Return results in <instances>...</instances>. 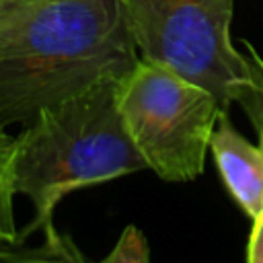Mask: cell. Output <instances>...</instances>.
Segmentation results:
<instances>
[{"instance_id": "cell-9", "label": "cell", "mask_w": 263, "mask_h": 263, "mask_svg": "<svg viewBox=\"0 0 263 263\" xmlns=\"http://www.w3.org/2000/svg\"><path fill=\"white\" fill-rule=\"evenodd\" d=\"M99 263H150V249L146 236L138 226H125L113 249Z\"/></svg>"}, {"instance_id": "cell-11", "label": "cell", "mask_w": 263, "mask_h": 263, "mask_svg": "<svg viewBox=\"0 0 263 263\" xmlns=\"http://www.w3.org/2000/svg\"><path fill=\"white\" fill-rule=\"evenodd\" d=\"M16 240H18V234L6 230V228L0 224V245H14Z\"/></svg>"}, {"instance_id": "cell-6", "label": "cell", "mask_w": 263, "mask_h": 263, "mask_svg": "<svg viewBox=\"0 0 263 263\" xmlns=\"http://www.w3.org/2000/svg\"><path fill=\"white\" fill-rule=\"evenodd\" d=\"M0 263H92L76 240L55 226L43 230V240L33 247L0 249Z\"/></svg>"}, {"instance_id": "cell-10", "label": "cell", "mask_w": 263, "mask_h": 263, "mask_svg": "<svg viewBox=\"0 0 263 263\" xmlns=\"http://www.w3.org/2000/svg\"><path fill=\"white\" fill-rule=\"evenodd\" d=\"M247 263H263V212L253 218V228L247 245Z\"/></svg>"}, {"instance_id": "cell-2", "label": "cell", "mask_w": 263, "mask_h": 263, "mask_svg": "<svg viewBox=\"0 0 263 263\" xmlns=\"http://www.w3.org/2000/svg\"><path fill=\"white\" fill-rule=\"evenodd\" d=\"M117 80L41 109L16 136L14 189L33 205L18 240L53 226L58 203L72 191L146 168L119 113Z\"/></svg>"}, {"instance_id": "cell-3", "label": "cell", "mask_w": 263, "mask_h": 263, "mask_svg": "<svg viewBox=\"0 0 263 263\" xmlns=\"http://www.w3.org/2000/svg\"><path fill=\"white\" fill-rule=\"evenodd\" d=\"M117 105L146 168L173 183L203 173L210 138L224 111L210 90L138 58L117 80Z\"/></svg>"}, {"instance_id": "cell-8", "label": "cell", "mask_w": 263, "mask_h": 263, "mask_svg": "<svg viewBox=\"0 0 263 263\" xmlns=\"http://www.w3.org/2000/svg\"><path fill=\"white\" fill-rule=\"evenodd\" d=\"M14 148H16V136H10L6 132V125L0 123V224L6 230L18 234L14 226V214H12V199L16 195Z\"/></svg>"}, {"instance_id": "cell-1", "label": "cell", "mask_w": 263, "mask_h": 263, "mask_svg": "<svg viewBox=\"0 0 263 263\" xmlns=\"http://www.w3.org/2000/svg\"><path fill=\"white\" fill-rule=\"evenodd\" d=\"M140 53L119 0H10L0 10V123H29Z\"/></svg>"}, {"instance_id": "cell-4", "label": "cell", "mask_w": 263, "mask_h": 263, "mask_svg": "<svg viewBox=\"0 0 263 263\" xmlns=\"http://www.w3.org/2000/svg\"><path fill=\"white\" fill-rule=\"evenodd\" d=\"M140 58L210 90L224 111L249 80L230 39L234 0H119Z\"/></svg>"}, {"instance_id": "cell-12", "label": "cell", "mask_w": 263, "mask_h": 263, "mask_svg": "<svg viewBox=\"0 0 263 263\" xmlns=\"http://www.w3.org/2000/svg\"><path fill=\"white\" fill-rule=\"evenodd\" d=\"M8 2H10V0H0V10H2V8H4Z\"/></svg>"}, {"instance_id": "cell-5", "label": "cell", "mask_w": 263, "mask_h": 263, "mask_svg": "<svg viewBox=\"0 0 263 263\" xmlns=\"http://www.w3.org/2000/svg\"><path fill=\"white\" fill-rule=\"evenodd\" d=\"M210 152L226 191L253 220L263 212V140L249 142L234 127L228 111H222L210 138Z\"/></svg>"}, {"instance_id": "cell-7", "label": "cell", "mask_w": 263, "mask_h": 263, "mask_svg": "<svg viewBox=\"0 0 263 263\" xmlns=\"http://www.w3.org/2000/svg\"><path fill=\"white\" fill-rule=\"evenodd\" d=\"M240 49L249 64V80H247V86L242 88L236 105L242 107V111L249 115V119L257 132V138L263 140V58L249 41H242Z\"/></svg>"}]
</instances>
